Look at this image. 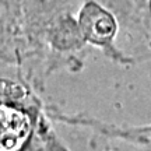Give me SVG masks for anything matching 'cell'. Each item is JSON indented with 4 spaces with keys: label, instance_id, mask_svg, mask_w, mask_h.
Returning <instances> with one entry per match:
<instances>
[{
    "label": "cell",
    "instance_id": "obj_1",
    "mask_svg": "<svg viewBox=\"0 0 151 151\" xmlns=\"http://www.w3.org/2000/svg\"><path fill=\"white\" fill-rule=\"evenodd\" d=\"M79 30L87 45L98 48L113 63L129 67L134 64L133 59L116 43L119 35V23L115 14L95 0H84L76 17Z\"/></svg>",
    "mask_w": 151,
    "mask_h": 151
},
{
    "label": "cell",
    "instance_id": "obj_2",
    "mask_svg": "<svg viewBox=\"0 0 151 151\" xmlns=\"http://www.w3.org/2000/svg\"><path fill=\"white\" fill-rule=\"evenodd\" d=\"M43 112L48 119L60 122L69 126L90 129L97 134H101L106 139H116L125 143L137 145L144 151H151V123L150 125H140V126H126V125H116L111 122H105L98 118H92L84 113H73L67 115L57 111L56 108H43Z\"/></svg>",
    "mask_w": 151,
    "mask_h": 151
},
{
    "label": "cell",
    "instance_id": "obj_3",
    "mask_svg": "<svg viewBox=\"0 0 151 151\" xmlns=\"http://www.w3.org/2000/svg\"><path fill=\"white\" fill-rule=\"evenodd\" d=\"M37 137L39 139V151H70L64 145L60 139L55 133L53 127L50 125V119L46 118L45 112L39 120V126L37 132ZM112 151V150H103Z\"/></svg>",
    "mask_w": 151,
    "mask_h": 151
}]
</instances>
